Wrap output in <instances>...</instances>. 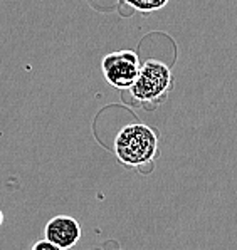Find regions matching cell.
<instances>
[{
  "instance_id": "6da1fadb",
  "label": "cell",
  "mask_w": 237,
  "mask_h": 250,
  "mask_svg": "<svg viewBox=\"0 0 237 250\" xmlns=\"http://www.w3.org/2000/svg\"><path fill=\"white\" fill-rule=\"evenodd\" d=\"M158 136L155 129L141 123L126 125L114 138V155L128 168H141L155 160Z\"/></svg>"
},
{
  "instance_id": "7a4b0ae2",
  "label": "cell",
  "mask_w": 237,
  "mask_h": 250,
  "mask_svg": "<svg viewBox=\"0 0 237 250\" xmlns=\"http://www.w3.org/2000/svg\"><path fill=\"white\" fill-rule=\"evenodd\" d=\"M173 83V74L167 64L160 61H147L141 64L140 74L129 91L136 103H153L158 104L168 96Z\"/></svg>"
},
{
  "instance_id": "3957f363",
  "label": "cell",
  "mask_w": 237,
  "mask_h": 250,
  "mask_svg": "<svg viewBox=\"0 0 237 250\" xmlns=\"http://www.w3.org/2000/svg\"><path fill=\"white\" fill-rule=\"evenodd\" d=\"M140 57L133 51H116L103 57L101 71L105 79L114 89H131L140 74Z\"/></svg>"
},
{
  "instance_id": "277c9868",
  "label": "cell",
  "mask_w": 237,
  "mask_h": 250,
  "mask_svg": "<svg viewBox=\"0 0 237 250\" xmlns=\"http://www.w3.org/2000/svg\"><path fill=\"white\" fill-rule=\"evenodd\" d=\"M44 238L56 244L63 250L74 247L81 238V225L69 215H57L44 227Z\"/></svg>"
},
{
  "instance_id": "5b68a950",
  "label": "cell",
  "mask_w": 237,
  "mask_h": 250,
  "mask_svg": "<svg viewBox=\"0 0 237 250\" xmlns=\"http://www.w3.org/2000/svg\"><path fill=\"white\" fill-rule=\"evenodd\" d=\"M131 7H135L136 10L141 12H151V10H158L162 7H165L168 0H125Z\"/></svg>"
},
{
  "instance_id": "8992f818",
  "label": "cell",
  "mask_w": 237,
  "mask_h": 250,
  "mask_svg": "<svg viewBox=\"0 0 237 250\" xmlns=\"http://www.w3.org/2000/svg\"><path fill=\"white\" fill-rule=\"evenodd\" d=\"M30 250H63V249L57 247V245L52 244V242H49L47 238H42V240L36 242Z\"/></svg>"
},
{
  "instance_id": "52a82bcc",
  "label": "cell",
  "mask_w": 237,
  "mask_h": 250,
  "mask_svg": "<svg viewBox=\"0 0 237 250\" xmlns=\"http://www.w3.org/2000/svg\"><path fill=\"white\" fill-rule=\"evenodd\" d=\"M2 222H3V213H2V210H0V225H2Z\"/></svg>"
}]
</instances>
